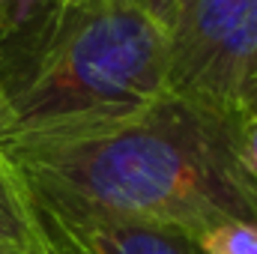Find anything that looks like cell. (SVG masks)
<instances>
[{
	"instance_id": "1",
	"label": "cell",
	"mask_w": 257,
	"mask_h": 254,
	"mask_svg": "<svg viewBox=\"0 0 257 254\" xmlns=\"http://www.w3.org/2000/svg\"><path fill=\"white\" fill-rule=\"evenodd\" d=\"M30 189L194 239L227 221L257 224V183L233 114L165 96L120 123L0 144Z\"/></svg>"
},
{
	"instance_id": "2",
	"label": "cell",
	"mask_w": 257,
	"mask_h": 254,
	"mask_svg": "<svg viewBox=\"0 0 257 254\" xmlns=\"http://www.w3.org/2000/svg\"><path fill=\"white\" fill-rule=\"evenodd\" d=\"M165 96L168 24L138 0H30L0 30V144L120 123Z\"/></svg>"
},
{
	"instance_id": "3",
	"label": "cell",
	"mask_w": 257,
	"mask_h": 254,
	"mask_svg": "<svg viewBox=\"0 0 257 254\" xmlns=\"http://www.w3.org/2000/svg\"><path fill=\"white\" fill-rule=\"evenodd\" d=\"M168 39L171 93L236 114L257 66V0H174Z\"/></svg>"
},
{
	"instance_id": "4",
	"label": "cell",
	"mask_w": 257,
	"mask_h": 254,
	"mask_svg": "<svg viewBox=\"0 0 257 254\" xmlns=\"http://www.w3.org/2000/svg\"><path fill=\"white\" fill-rule=\"evenodd\" d=\"M27 197L42 233L63 254H206L194 236L174 227L108 215L30 186Z\"/></svg>"
},
{
	"instance_id": "5",
	"label": "cell",
	"mask_w": 257,
	"mask_h": 254,
	"mask_svg": "<svg viewBox=\"0 0 257 254\" xmlns=\"http://www.w3.org/2000/svg\"><path fill=\"white\" fill-rule=\"evenodd\" d=\"M42 239V227L33 215L27 186L12 162L0 153V251L24 248Z\"/></svg>"
},
{
	"instance_id": "6",
	"label": "cell",
	"mask_w": 257,
	"mask_h": 254,
	"mask_svg": "<svg viewBox=\"0 0 257 254\" xmlns=\"http://www.w3.org/2000/svg\"><path fill=\"white\" fill-rule=\"evenodd\" d=\"M197 242L206 254H257V224L227 221L203 233Z\"/></svg>"
},
{
	"instance_id": "7",
	"label": "cell",
	"mask_w": 257,
	"mask_h": 254,
	"mask_svg": "<svg viewBox=\"0 0 257 254\" xmlns=\"http://www.w3.org/2000/svg\"><path fill=\"white\" fill-rule=\"evenodd\" d=\"M233 132H236V147L239 156L257 183V114H233Z\"/></svg>"
},
{
	"instance_id": "8",
	"label": "cell",
	"mask_w": 257,
	"mask_h": 254,
	"mask_svg": "<svg viewBox=\"0 0 257 254\" xmlns=\"http://www.w3.org/2000/svg\"><path fill=\"white\" fill-rule=\"evenodd\" d=\"M236 114H257V66L245 84V93H242V102L236 108Z\"/></svg>"
},
{
	"instance_id": "9",
	"label": "cell",
	"mask_w": 257,
	"mask_h": 254,
	"mask_svg": "<svg viewBox=\"0 0 257 254\" xmlns=\"http://www.w3.org/2000/svg\"><path fill=\"white\" fill-rule=\"evenodd\" d=\"M0 254H63L45 233H42V239H36L33 245H24V248H12V251H0Z\"/></svg>"
},
{
	"instance_id": "10",
	"label": "cell",
	"mask_w": 257,
	"mask_h": 254,
	"mask_svg": "<svg viewBox=\"0 0 257 254\" xmlns=\"http://www.w3.org/2000/svg\"><path fill=\"white\" fill-rule=\"evenodd\" d=\"M27 3H30V0H0V27H3L6 21H12Z\"/></svg>"
},
{
	"instance_id": "11",
	"label": "cell",
	"mask_w": 257,
	"mask_h": 254,
	"mask_svg": "<svg viewBox=\"0 0 257 254\" xmlns=\"http://www.w3.org/2000/svg\"><path fill=\"white\" fill-rule=\"evenodd\" d=\"M138 3H141L144 9H150L153 15H159V18L168 24V12H171V3H174V0H138Z\"/></svg>"
}]
</instances>
